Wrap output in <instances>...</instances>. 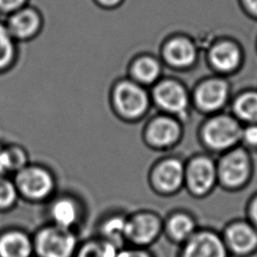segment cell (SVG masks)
<instances>
[{"instance_id": "obj_1", "label": "cell", "mask_w": 257, "mask_h": 257, "mask_svg": "<svg viewBox=\"0 0 257 257\" xmlns=\"http://www.w3.org/2000/svg\"><path fill=\"white\" fill-rule=\"evenodd\" d=\"M242 127L235 116L216 114L205 122L201 135L203 142L210 150L227 152L240 142Z\"/></svg>"}, {"instance_id": "obj_2", "label": "cell", "mask_w": 257, "mask_h": 257, "mask_svg": "<svg viewBox=\"0 0 257 257\" xmlns=\"http://www.w3.org/2000/svg\"><path fill=\"white\" fill-rule=\"evenodd\" d=\"M112 102L118 115L126 119H137L147 112L150 95L142 84L132 79H123L113 88Z\"/></svg>"}, {"instance_id": "obj_3", "label": "cell", "mask_w": 257, "mask_h": 257, "mask_svg": "<svg viewBox=\"0 0 257 257\" xmlns=\"http://www.w3.org/2000/svg\"><path fill=\"white\" fill-rule=\"evenodd\" d=\"M14 184L24 198L41 201L50 196L55 188L52 174L39 166H25L16 172Z\"/></svg>"}, {"instance_id": "obj_4", "label": "cell", "mask_w": 257, "mask_h": 257, "mask_svg": "<svg viewBox=\"0 0 257 257\" xmlns=\"http://www.w3.org/2000/svg\"><path fill=\"white\" fill-rule=\"evenodd\" d=\"M217 175L225 188L244 186L251 175V161L247 152L237 147L227 151L217 164Z\"/></svg>"}, {"instance_id": "obj_5", "label": "cell", "mask_w": 257, "mask_h": 257, "mask_svg": "<svg viewBox=\"0 0 257 257\" xmlns=\"http://www.w3.org/2000/svg\"><path fill=\"white\" fill-rule=\"evenodd\" d=\"M76 236L70 229L54 224L38 231L35 248L41 257H70L76 248Z\"/></svg>"}, {"instance_id": "obj_6", "label": "cell", "mask_w": 257, "mask_h": 257, "mask_svg": "<svg viewBox=\"0 0 257 257\" xmlns=\"http://www.w3.org/2000/svg\"><path fill=\"white\" fill-rule=\"evenodd\" d=\"M152 97L154 102L169 115L181 118L187 116L190 96L181 82L171 79L157 82Z\"/></svg>"}, {"instance_id": "obj_7", "label": "cell", "mask_w": 257, "mask_h": 257, "mask_svg": "<svg viewBox=\"0 0 257 257\" xmlns=\"http://www.w3.org/2000/svg\"><path fill=\"white\" fill-rule=\"evenodd\" d=\"M217 181V164L208 156L194 157L185 166L184 184L194 196L201 197L209 194Z\"/></svg>"}, {"instance_id": "obj_8", "label": "cell", "mask_w": 257, "mask_h": 257, "mask_svg": "<svg viewBox=\"0 0 257 257\" xmlns=\"http://www.w3.org/2000/svg\"><path fill=\"white\" fill-rule=\"evenodd\" d=\"M222 236L211 230L196 231L185 243L179 257H229Z\"/></svg>"}, {"instance_id": "obj_9", "label": "cell", "mask_w": 257, "mask_h": 257, "mask_svg": "<svg viewBox=\"0 0 257 257\" xmlns=\"http://www.w3.org/2000/svg\"><path fill=\"white\" fill-rule=\"evenodd\" d=\"M222 238L229 254L236 257H249L257 251V230L250 222L231 223Z\"/></svg>"}, {"instance_id": "obj_10", "label": "cell", "mask_w": 257, "mask_h": 257, "mask_svg": "<svg viewBox=\"0 0 257 257\" xmlns=\"http://www.w3.org/2000/svg\"><path fill=\"white\" fill-rule=\"evenodd\" d=\"M162 231L160 218L152 212H139L126 218L123 237L136 245L153 243Z\"/></svg>"}, {"instance_id": "obj_11", "label": "cell", "mask_w": 257, "mask_h": 257, "mask_svg": "<svg viewBox=\"0 0 257 257\" xmlns=\"http://www.w3.org/2000/svg\"><path fill=\"white\" fill-rule=\"evenodd\" d=\"M5 25L16 41H25L38 35L43 25V19L36 8L25 5L9 14Z\"/></svg>"}, {"instance_id": "obj_12", "label": "cell", "mask_w": 257, "mask_h": 257, "mask_svg": "<svg viewBox=\"0 0 257 257\" xmlns=\"http://www.w3.org/2000/svg\"><path fill=\"white\" fill-rule=\"evenodd\" d=\"M198 108L214 112L222 108L229 97L228 83L221 78H209L200 82L193 94Z\"/></svg>"}, {"instance_id": "obj_13", "label": "cell", "mask_w": 257, "mask_h": 257, "mask_svg": "<svg viewBox=\"0 0 257 257\" xmlns=\"http://www.w3.org/2000/svg\"><path fill=\"white\" fill-rule=\"evenodd\" d=\"M181 126L178 120L172 115H159L154 117L146 128V140L148 143L159 149L173 146L180 138Z\"/></svg>"}, {"instance_id": "obj_14", "label": "cell", "mask_w": 257, "mask_h": 257, "mask_svg": "<svg viewBox=\"0 0 257 257\" xmlns=\"http://www.w3.org/2000/svg\"><path fill=\"white\" fill-rule=\"evenodd\" d=\"M152 180L161 192L174 193L185 182V166L178 159H166L155 167Z\"/></svg>"}, {"instance_id": "obj_15", "label": "cell", "mask_w": 257, "mask_h": 257, "mask_svg": "<svg viewBox=\"0 0 257 257\" xmlns=\"http://www.w3.org/2000/svg\"><path fill=\"white\" fill-rule=\"evenodd\" d=\"M32 243L22 231L10 230L0 236V257H29Z\"/></svg>"}, {"instance_id": "obj_16", "label": "cell", "mask_w": 257, "mask_h": 257, "mask_svg": "<svg viewBox=\"0 0 257 257\" xmlns=\"http://www.w3.org/2000/svg\"><path fill=\"white\" fill-rule=\"evenodd\" d=\"M49 213L54 225L70 230L76 225L80 215L77 203L69 197L56 199L50 206Z\"/></svg>"}, {"instance_id": "obj_17", "label": "cell", "mask_w": 257, "mask_h": 257, "mask_svg": "<svg viewBox=\"0 0 257 257\" xmlns=\"http://www.w3.org/2000/svg\"><path fill=\"white\" fill-rule=\"evenodd\" d=\"M165 58L173 66L185 68L193 64L196 59V49L194 45L186 39H175L165 47Z\"/></svg>"}, {"instance_id": "obj_18", "label": "cell", "mask_w": 257, "mask_h": 257, "mask_svg": "<svg viewBox=\"0 0 257 257\" xmlns=\"http://www.w3.org/2000/svg\"><path fill=\"white\" fill-rule=\"evenodd\" d=\"M210 58L218 70L228 72L239 65L241 56L236 45L230 42H221L212 48Z\"/></svg>"}, {"instance_id": "obj_19", "label": "cell", "mask_w": 257, "mask_h": 257, "mask_svg": "<svg viewBox=\"0 0 257 257\" xmlns=\"http://www.w3.org/2000/svg\"><path fill=\"white\" fill-rule=\"evenodd\" d=\"M167 233L178 244L185 243L197 230L193 218L183 212L174 213L167 221Z\"/></svg>"}, {"instance_id": "obj_20", "label": "cell", "mask_w": 257, "mask_h": 257, "mask_svg": "<svg viewBox=\"0 0 257 257\" xmlns=\"http://www.w3.org/2000/svg\"><path fill=\"white\" fill-rule=\"evenodd\" d=\"M161 70L159 61L151 56L138 57L131 65V73L134 80L142 85L156 83L161 75Z\"/></svg>"}, {"instance_id": "obj_21", "label": "cell", "mask_w": 257, "mask_h": 257, "mask_svg": "<svg viewBox=\"0 0 257 257\" xmlns=\"http://www.w3.org/2000/svg\"><path fill=\"white\" fill-rule=\"evenodd\" d=\"M233 111L238 120L257 123V91L247 90L240 93L234 99Z\"/></svg>"}, {"instance_id": "obj_22", "label": "cell", "mask_w": 257, "mask_h": 257, "mask_svg": "<svg viewBox=\"0 0 257 257\" xmlns=\"http://www.w3.org/2000/svg\"><path fill=\"white\" fill-rule=\"evenodd\" d=\"M16 57V40L8 31L5 23L0 22V71L13 64Z\"/></svg>"}, {"instance_id": "obj_23", "label": "cell", "mask_w": 257, "mask_h": 257, "mask_svg": "<svg viewBox=\"0 0 257 257\" xmlns=\"http://www.w3.org/2000/svg\"><path fill=\"white\" fill-rule=\"evenodd\" d=\"M117 252L111 241H91L80 248L78 257H116Z\"/></svg>"}, {"instance_id": "obj_24", "label": "cell", "mask_w": 257, "mask_h": 257, "mask_svg": "<svg viewBox=\"0 0 257 257\" xmlns=\"http://www.w3.org/2000/svg\"><path fill=\"white\" fill-rule=\"evenodd\" d=\"M18 191L13 181L0 176V210L11 208L17 201Z\"/></svg>"}, {"instance_id": "obj_25", "label": "cell", "mask_w": 257, "mask_h": 257, "mask_svg": "<svg viewBox=\"0 0 257 257\" xmlns=\"http://www.w3.org/2000/svg\"><path fill=\"white\" fill-rule=\"evenodd\" d=\"M126 218L122 216H112L103 222L101 226L102 234L107 238L108 241L111 240H119L123 237L124 228H125Z\"/></svg>"}, {"instance_id": "obj_26", "label": "cell", "mask_w": 257, "mask_h": 257, "mask_svg": "<svg viewBox=\"0 0 257 257\" xmlns=\"http://www.w3.org/2000/svg\"><path fill=\"white\" fill-rule=\"evenodd\" d=\"M4 151L6 155L8 171L18 172L27 166V156L22 148L12 146L9 148H4Z\"/></svg>"}, {"instance_id": "obj_27", "label": "cell", "mask_w": 257, "mask_h": 257, "mask_svg": "<svg viewBox=\"0 0 257 257\" xmlns=\"http://www.w3.org/2000/svg\"><path fill=\"white\" fill-rule=\"evenodd\" d=\"M240 142L248 148L257 149V123H247L242 127Z\"/></svg>"}, {"instance_id": "obj_28", "label": "cell", "mask_w": 257, "mask_h": 257, "mask_svg": "<svg viewBox=\"0 0 257 257\" xmlns=\"http://www.w3.org/2000/svg\"><path fill=\"white\" fill-rule=\"evenodd\" d=\"M27 0H0V12L11 14L14 11L24 7Z\"/></svg>"}, {"instance_id": "obj_29", "label": "cell", "mask_w": 257, "mask_h": 257, "mask_svg": "<svg viewBox=\"0 0 257 257\" xmlns=\"http://www.w3.org/2000/svg\"><path fill=\"white\" fill-rule=\"evenodd\" d=\"M116 257H152V255L143 249H131L118 251Z\"/></svg>"}, {"instance_id": "obj_30", "label": "cell", "mask_w": 257, "mask_h": 257, "mask_svg": "<svg viewBox=\"0 0 257 257\" xmlns=\"http://www.w3.org/2000/svg\"><path fill=\"white\" fill-rule=\"evenodd\" d=\"M249 216L251 219V224L257 230V195L253 198L249 205Z\"/></svg>"}, {"instance_id": "obj_31", "label": "cell", "mask_w": 257, "mask_h": 257, "mask_svg": "<svg viewBox=\"0 0 257 257\" xmlns=\"http://www.w3.org/2000/svg\"><path fill=\"white\" fill-rule=\"evenodd\" d=\"M123 0H94L99 6L103 8H115L117 7Z\"/></svg>"}, {"instance_id": "obj_32", "label": "cell", "mask_w": 257, "mask_h": 257, "mask_svg": "<svg viewBox=\"0 0 257 257\" xmlns=\"http://www.w3.org/2000/svg\"><path fill=\"white\" fill-rule=\"evenodd\" d=\"M5 172H8L7 169V161H6V155L4 148H0V176H3Z\"/></svg>"}, {"instance_id": "obj_33", "label": "cell", "mask_w": 257, "mask_h": 257, "mask_svg": "<svg viewBox=\"0 0 257 257\" xmlns=\"http://www.w3.org/2000/svg\"><path fill=\"white\" fill-rule=\"evenodd\" d=\"M247 6L249 9H251L253 12L257 13V0H245Z\"/></svg>"}]
</instances>
